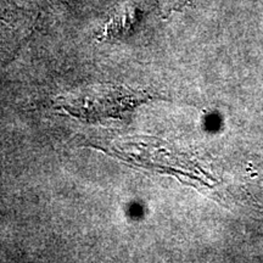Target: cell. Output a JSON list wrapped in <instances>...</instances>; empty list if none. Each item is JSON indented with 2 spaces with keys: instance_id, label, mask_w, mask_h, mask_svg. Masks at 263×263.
<instances>
[{
  "instance_id": "1",
  "label": "cell",
  "mask_w": 263,
  "mask_h": 263,
  "mask_svg": "<svg viewBox=\"0 0 263 263\" xmlns=\"http://www.w3.org/2000/svg\"><path fill=\"white\" fill-rule=\"evenodd\" d=\"M133 93L115 85L91 87L77 95H70L64 103V108L85 120L116 116L117 114L129 110L141 100Z\"/></svg>"
}]
</instances>
